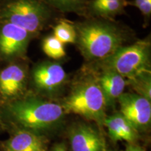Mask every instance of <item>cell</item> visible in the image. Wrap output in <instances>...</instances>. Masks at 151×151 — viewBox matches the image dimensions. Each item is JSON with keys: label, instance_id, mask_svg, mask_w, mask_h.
<instances>
[{"label": "cell", "instance_id": "cell-1", "mask_svg": "<svg viewBox=\"0 0 151 151\" xmlns=\"http://www.w3.org/2000/svg\"><path fill=\"white\" fill-rule=\"evenodd\" d=\"M1 107L0 116L5 123L41 134L59 127L66 114L60 104L28 92Z\"/></svg>", "mask_w": 151, "mask_h": 151}, {"label": "cell", "instance_id": "cell-2", "mask_svg": "<svg viewBox=\"0 0 151 151\" xmlns=\"http://www.w3.org/2000/svg\"><path fill=\"white\" fill-rule=\"evenodd\" d=\"M76 45L88 63H94L114 54L129 40L130 32L111 20L90 18L74 23Z\"/></svg>", "mask_w": 151, "mask_h": 151}, {"label": "cell", "instance_id": "cell-3", "mask_svg": "<svg viewBox=\"0 0 151 151\" xmlns=\"http://www.w3.org/2000/svg\"><path fill=\"white\" fill-rule=\"evenodd\" d=\"M73 83L60 104L66 113L78 115L100 127L106 118V101L95 75L90 69Z\"/></svg>", "mask_w": 151, "mask_h": 151}, {"label": "cell", "instance_id": "cell-4", "mask_svg": "<svg viewBox=\"0 0 151 151\" xmlns=\"http://www.w3.org/2000/svg\"><path fill=\"white\" fill-rule=\"evenodd\" d=\"M88 69L111 70L125 79L142 71H151L150 38L146 37L125 45L109 58L89 64Z\"/></svg>", "mask_w": 151, "mask_h": 151}, {"label": "cell", "instance_id": "cell-5", "mask_svg": "<svg viewBox=\"0 0 151 151\" xmlns=\"http://www.w3.org/2000/svg\"><path fill=\"white\" fill-rule=\"evenodd\" d=\"M52 12L41 0H4L0 4V22L14 24L35 37L51 20Z\"/></svg>", "mask_w": 151, "mask_h": 151}, {"label": "cell", "instance_id": "cell-6", "mask_svg": "<svg viewBox=\"0 0 151 151\" xmlns=\"http://www.w3.org/2000/svg\"><path fill=\"white\" fill-rule=\"evenodd\" d=\"M69 81V76L61 63L43 60L29 71V84L35 94L41 97H54L59 94Z\"/></svg>", "mask_w": 151, "mask_h": 151}, {"label": "cell", "instance_id": "cell-7", "mask_svg": "<svg viewBox=\"0 0 151 151\" xmlns=\"http://www.w3.org/2000/svg\"><path fill=\"white\" fill-rule=\"evenodd\" d=\"M29 71L25 64L10 62L0 70V104L5 105L27 93Z\"/></svg>", "mask_w": 151, "mask_h": 151}, {"label": "cell", "instance_id": "cell-8", "mask_svg": "<svg viewBox=\"0 0 151 151\" xmlns=\"http://www.w3.org/2000/svg\"><path fill=\"white\" fill-rule=\"evenodd\" d=\"M32 38L18 26L0 22V60L13 62L24 58Z\"/></svg>", "mask_w": 151, "mask_h": 151}, {"label": "cell", "instance_id": "cell-9", "mask_svg": "<svg viewBox=\"0 0 151 151\" xmlns=\"http://www.w3.org/2000/svg\"><path fill=\"white\" fill-rule=\"evenodd\" d=\"M150 101L134 92H124L118 99L120 113L139 132L146 131L150 126Z\"/></svg>", "mask_w": 151, "mask_h": 151}, {"label": "cell", "instance_id": "cell-10", "mask_svg": "<svg viewBox=\"0 0 151 151\" xmlns=\"http://www.w3.org/2000/svg\"><path fill=\"white\" fill-rule=\"evenodd\" d=\"M10 137L0 141V151H48V140L44 134L8 125Z\"/></svg>", "mask_w": 151, "mask_h": 151}, {"label": "cell", "instance_id": "cell-11", "mask_svg": "<svg viewBox=\"0 0 151 151\" xmlns=\"http://www.w3.org/2000/svg\"><path fill=\"white\" fill-rule=\"evenodd\" d=\"M71 151H106L102 134L97 128L85 122L72 124L68 131Z\"/></svg>", "mask_w": 151, "mask_h": 151}, {"label": "cell", "instance_id": "cell-12", "mask_svg": "<svg viewBox=\"0 0 151 151\" xmlns=\"http://www.w3.org/2000/svg\"><path fill=\"white\" fill-rule=\"evenodd\" d=\"M91 70L95 75L98 83L106 101L107 107L113 106L124 93L127 86L126 79L118 73L106 69Z\"/></svg>", "mask_w": 151, "mask_h": 151}, {"label": "cell", "instance_id": "cell-13", "mask_svg": "<svg viewBox=\"0 0 151 151\" xmlns=\"http://www.w3.org/2000/svg\"><path fill=\"white\" fill-rule=\"evenodd\" d=\"M104 126L114 142L124 141L131 144L135 143L139 137V132L120 112L106 116Z\"/></svg>", "mask_w": 151, "mask_h": 151}, {"label": "cell", "instance_id": "cell-14", "mask_svg": "<svg viewBox=\"0 0 151 151\" xmlns=\"http://www.w3.org/2000/svg\"><path fill=\"white\" fill-rule=\"evenodd\" d=\"M127 0L120 1H96L89 0L87 3L85 14L90 18H97L113 20L115 17L125 14Z\"/></svg>", "mask_w": 151, "mask_h": 151}, {"label": "cell", "instance_id": "cell-15", "mask_svg": "<svg viewBox=\"0 0 151 151\" xmlns=\"http://www.w3.org/2000/svg\"><path fill=\"white\" fill-rule=\"evenodd\" d=\"M126 82L133 92L151 101V71H142L126 79Z\"/></svg>", "mask_w": 151, "mask_h": 151}, {"label": "cell", "instance_id": "cell-16", "mask_svg": "<svg viewBox=\"0 0 151 151\" xmlns=\"http://www.w3.org/2000/svg\"><path fill=\"white\" fill-rule=\"evenodd\" d=\"M52 10L62 13H76L85 14L89 0H41Z\"/></svg>", "mask_w": 151, "mask_h": 151}, {"label": "cell", "instance_id": "cell-17", "mask_svg": "<svg viewBox=\"0 0 151 151\" xmlns=\"http://www.w3.org/2000/svg\"><path fill=\"white\" fill-rule=\"evenodd\" d=\"M41 48L48 58L55 61L63 59L67 55L65 45L53 35H48L43 38L41 41Z\"/></svg>", "mask_w": 151, "mask_h": 151}, {"label": "cell", "instance_id": "cell-18", "mask_svg": "<svg viewBox=\"0 0 151 151\" xmlns=\"http://www.w3.org/2000/svg\"><path fill=\"white\" fill-rule=\"evenodd\" d=\"M52 35L60 42L65 44H73L76 40V32L74 24L66 20H61L53 27Z\"/></svg>", "mask_w": 151, "mask_h": 151}, {"label": "cell", "instance_id": "cell-19", "mask_svg": "<svg viewBox=\"0 0 151 151\" xmlns=\"http://www.w3.org/2000/svg\"><path fill=\"white\" fill-rule=\"evenodd\" d=\"M136 7L140 11L146 22L150 20L151 16V0H132L127 1V6Z\"/></svg>", "mask_w": 151, "mask_h": 151}, {"label": "cell", "instance_id": "cell-20", "mask_svg": "<svg viewBox=\"0 0 151 151\" xmlns=\"http://www.w3.org/2000/svg\"><path fill=\"white\" fill-rule=\"evenodd\" d=\"M125 151H145L141 147L137 146L135 143L129 144L126 148Z\"/></svg>", "mask_w": 151, "mask_h": 151}, {"label": "cell", "instance_id": "cell-21", "mask_svg": "<svg viewBox=\"0 0 151 151\" xmlns=\"http://www.w3.org/2000/svg\"><path fill=\"white\" fill-rule=\"evenodd\" d=\"M52 151H67L66 150L65 146H64L62 143H58V144H55L53 148L52 149Z\"/></svg>", "mask_w": 151, "mask_h": 151}, {"label": "cell", "instance_id": "cell-22", "mask_svg": "<svg viewBox=\"0 0 151 151\" xmlns=\"http://www.w3.org/2000/svg\"><path fill=\"white\" fill-rule=\"evenodd\" d=\"M7 128V126L6 123L4 122V121L3 120L1 116H0V132L4 131V130L6 129Z\"/></svg>", "mask_w": 151, "mask_h": 151}, {"label": "cell", "instance_id": "cell-23", "mask_svg": "<svg viewBox=\"0 0 151 151\" xmlns=\"http://www.w3.org/2000/svg\"><path fill=\"white\" fill-rule=\"evenodd\" d=\"M96 1H120V0H96Z\"/></svg>", "mask_w": 151, "mask_h": 151}, {"label": "cell", "instance_id": "cell-24", "mask_svg": "<svg viewBox=\"0 0 151 151\" xmlns=\"http://www.w3.org/2000/svg\"><path fill=\"white\" fill-rule=\"evenodd\" d=\"M4 1V0H0V4H1V3H2Z\"/></svg>", "mask_w": 151, "mask_h": 151}]
</instances>
